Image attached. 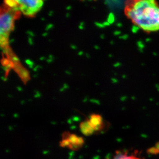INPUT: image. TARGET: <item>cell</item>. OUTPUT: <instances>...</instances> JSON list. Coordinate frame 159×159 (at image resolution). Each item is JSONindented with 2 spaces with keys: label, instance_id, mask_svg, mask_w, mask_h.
I'll list each match as a JSON object with an SVG mask.
<instances>
[{
  "label": "cell",
  "instance_id": "cell-1",
  "mask_svg": "<svg viewBox=\"0 0 159 159\" xmlns=\"http://www.w3.org/2000/svg\"><path fill=\"white\" fill-rule=\"evenodd\" d=\"M124 14L137 27L147 33L159 30V4L155 0L126 2Z\"/></svg>",
  "mask_w": 159,
  "mask_h": 159
},
{
  "label": "cell",
  "instance_id": "cell-2",
  "mask_svg": "<svg viewBox=\"0 0 159 159\" xmlns=\"http://www.w3.org/2000/svg\"><path fill=\"white\" fill-rule=\"evenodd\" d=\"M84 144V138L72 134L69 131H65L62 134L59 146L61 148H66L72 151H78Z\"/></svg>",
  "mask_w": 159,
  "mask_h": 159
},
{
  "label": "cell",
  "instance_id": "cell-3",
  "mask_svg": "<svg viewBox=\"0 0 159 159\" xmlns=\"http://www.w3.org/2000/svg\"><path fill=\"white\" fill-rule=\"evenodd\" d=\"M19 5L20 10L24 15L32 17L42 8L43 2L41 0H25L17 1Z\"/></svg>",
  "mask_w": 159,
  "mask_h": 159
},
{
  "label": "cell",
  "instance_id": "cell-4",
  "mask_svg": "<svg viewBox=\"0 0 159 159\" xmlns=\"http://www.w3.org/2000/svg\"><path fill=\"white\" fill-rule=\"evenodd\" d=\"M14 26V16L9 11L2 13L0 17L1 37L7 39L9 32Z\"/></svg>",
  "mask_w": 159,
  "mask_h": 159
},
{
  "label": "cell",
  "instance_id": "cell-5",
  "mask_svg": "<svg viewBox=\"0 0 159 159\" xmlns=\"http://www.w3.org/2000/svg\"><path fill=\"white\" fill-rule=\"evenodd\" d=\"M88 120L95 133L102 132L106 128V125L103 118L99 114H91Z\"/></svg>",
  "mask_w": 159,
  "mask_h": 159
},
{
  "label": "cell",
  "instance_id": "cell-6",
  "mask_svg": "<svg viewBox=\"0 0 159 159\" xmlns=\"http://www.w3.org/2000/svg\"><path fill=\"white\" fill-rule=\"evenodd\" d=\"M144 159L137 152L128 151H117L111 159Z\"/></svg>",
  "mask_w": 159,
  "mask_h": 159
},
{
  "label": "cell",
  "instance_id": "cell-7",
  "mask_svg": "<svg viewBox=\"0 0 159 159\" xmlns=\"http://www.w3.org/2000/svg\"><path fill=\"white\" fill-rule=\"evenodd\" d=\"M80 130L81 134L86 137H90L95 134L94 130L90 124L88 119L84 120L80 123Z\"/></svg>",
  "mask_w": 159,
  "mask_h": 159
},
{
  "label": "cell",
  "instance_id": "cell-8",
  "mask_svg": "<svg viewBox=\"0 0 159 159\" xmlns=\"http://www.w3.org/2000/svg\"><path fill=\"white\" fill-rule=\"evenodd\" d=\"M4 3L6 5L9 6V7L11 8H14L16 7H17L18 4L16 1H12V0H7V1H5Z\"/></svg>",
  "mask_w": 159,
  "mask_h": 159
},
{
  "label": "cell",
  "instance_id": "cell-9",
  "mask_svg": "<svg viewBox=\"0 0 159 159\" xmlns=\"http://www.w3.org/2000/svg\"><path fill=\"white\" fill-rule=\"evenodd\" d=\"M95 25H96L97 26L100 27V28H101V27H104V25H102V24H101V23H98L95 22Z\"/></svg>",
  "mask_w": 159,
  "mask_h": 159
}]
</instances>
